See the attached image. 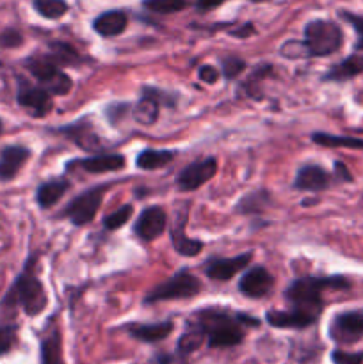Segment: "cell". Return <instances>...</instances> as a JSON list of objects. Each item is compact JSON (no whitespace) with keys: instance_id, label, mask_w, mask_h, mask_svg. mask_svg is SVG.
I'll return each mask as SVG.
<instances>
[{"instance_id":"obj_11","label":"cell","mask_w":363,"mask_h":364,"mask_svg":"<svg viewBox=\"0 0 363 364\" xmlns=\"http://www.w3.org/2000/svg\"><path fill=\"white\" fill-rule=\"evenodd\" d=\"M330 336L337 343H356L363 336V309L338 313L331 320Z\"/></svg>"},{"instance_id":"obj_19","label":"cell","mask_w":363,"mask_h":364,"mask_svg":"<svg viewBox=\"0 0 363 364\" xmlns=\"http://www.w3.org/2000/svg\"><path fill=\"white\" fill-rule=\"evenodd\" d=\"M59 134L66 135L70 141H73L78 148L85 149V151H98L102 148V141L100 135L96 134L95 128L88 123V121H75V123L66 124V127L59 128Z\"/></svg>"},{"instance_id":"obj_4","label":"cell","mask_w":363,"mask_h":364,"mask_svg":"<svg viewBox=\"0 0 363 364\" xmlns=\"http://www.w3.org/2000/svg\"><path fill=\"white\" fill-rule=\"evenodd\" d=\"M344 45V32L335 21L312 20L305 27L302 38V55L305 57H327L337 53Z\"/></svg>"},{"instance_id":"obj_33","label":"cell","mask_w":363,"mask_h":364,"mask_svg":"<svg viewBox=\"0 0 363 364\" xmlns=\"http://www.w3.org/2000/svg\"><path fill=\"white\" fill-rule=\"evenodd\" d=\"M132 213H134V206L132 205L121 206V208H117L116 212L110 213V215H107L105 219H103V228H105L107 231L120 230V228H123L125 224L132 219Z\"/></svg>"},{"instance_id":"obj_18","label":"cell","mask_w":363,"mask_h":364,"mask_svg":"<svg viewBox=\"0 0 363 364\" xmlns=\"http://www.w3.org/2000/svg\"><path fill=\"white\" fill-rule=\"evenodd\" d=\"M31 159V149L25 146H6L0 151V181H11Z\"/></svg>"},{"instance_id":"obj_43","label":"cell","mask_w":363,"mask_h":364,"mask_svg":"<svg viewBox=\"0 0 363 364\" xmlns=\"http://www.w3.org/2000/svg\"><path fill=\"white\" fill-rule=\"evenodd\" d=\"M335 174H337L340 181H352L351 173H349V169L342 162H335Z\"/></svg>"},{"instance_id":"obj_30","label":"cell","mask_w":363,"mask_h":364,"mask_svg":"<svg viewBox=\"0 0 363 364\" xmlns=\"http://www.w3.org/2000/svg\"><path fill=\"white\" fill-rule=\"evenodd\" d=\"M32 6L46 20H59L70 9L66 0H32Z\"/></svg>"},{"instance_id":"obj_44","label":"cell","mask_w":363,"mask_h":364,"mask_svg":"<svg viewBox=\"0 0 363 364\" xmlns=\"http://www.w3.org/2000/svg\"><path fill=\"white\" fill-rule=\"evenodd\" d=\"M2 130H4V127H2V119H0V135H2Z\"/></svg>"},{"instance_id":"obj_31","label":"cell","mask_w":363,"mask_h":364,"mask_svg":"<svg viewBox=\"0 0 363 364\" xmlns=\"http://www.w3.org/2000/svg\"><path fill=\"white\" fill-rule=\"evenodd\" d=\"M203 340H205V333H203L194 322H189L187 331H185V334L180 338V341H178V354H192V352L203 343Z\"/></svg>"},{"instance_id":"obj_28","label":"cell","mask_w":363,"mask_h":364,"mask_svg":"<svg viewBox=\"0 0 363 364\" xmlns=\"http://www.w3.org/2000/svg\"><path fill=\"white\" fill-rule=\"evenodd\" d=\"M312 141L315 142V144L324 146V148L363 149V139L347 137V135H333L324 134V132H315V134H312Z\"/></svg>"},{"instance_id":"obj_8","label":"cell","mask_w":363,"mask_h":364,"mask_svg":"<svg viewBox=\"0 0 363 364\" xmlns=\"http://www.w3.org/2000/svg\"><path fill=\"white\" fill-rule=\"evenodd\" d=\"M177 96L162 91L159 87L144 85L141 91V98L132 109V117L142 127H152L157 123L160 114V107H174Z\"/></svg>"},{"instance_id":"obj_36","label":"cell","mask_w":363,"mask_h":364,"mask_svg":"<svg viewBox=\"0 0 363 364\" xmlns=\"http://www.w3.org/2000/svg\"><path fill=\"white\" fill-rule=\"evenodd\" d=\"M23 45V36L16 28H4L0 32V46L2 48H18Z\"/></svg>"},{"instance_id":"obj_34","label":"cell","mask_w":363,"mask_h":364,"mask_svg":"<svg viewBox=\"0 0 363 364\" xmlns=\"http://www.w3.org/2000/svg\"><path fill=\"white\" fill-rule=\"evenodd\" d=\"M221 68L226 80H235L246 70V60L238 55H224L221 57Z\"/></svg>"},{"instance_id":"obj_45","label":"cell","mask_w":363,"mask_h":364,"mask_svg":"<svg viewBox=\"0 0 363 364\" xmlns=\"http://www.w3.org/2000/svg\"><path fill=\"white\" fill-rule=\"evenodd\" d=\"M253 2H263V0H253Z\"/></svg>"},{"instance_id":"obj_20","label":"cell","mask_w":363,"mask_h":364,"mask_svg":"<svg viewBox=\"0 0 363 364\" xmlns=\"http://www.w3.org/2000/svg\"><path fill=\"white\" fill-rule=\"evenodd\" d=\"M127 25L128 16L127 13L121 9L105 11V13L96 16L95 21H93V28H95L96 34H100L102 38H116V36L123 34Z\"/></svg>"},{"instance_id":"obj_37","label":"cell","mask_w":363,"mask_h":364,"mask_svg":"<svg viewBox=\"0 0 363 364\" xmlns=\"http://www.w3.org/2000/svg\"><path fill=\"white\" fill-rule=\"evenodd\" d=\"M128 110H130V105H128V103H110V105L105 107V117L112 124H117L125 116H127Z\"/></svg>"},{"instance_id":"obj_2","label":"cell","mask_w":363,"mask_h":364,"mask_svg":"<svg viewBox=\"0 0 363 364\" xmlns=\"http://www.w3.org/2000/svg\"><path fill=\"white\" fill-rule=\"evenodd\" d=\"M39 256L31 255L25 262L23 269L18 274L14 283L4 295L2 306L6 308H21L27 316H38L48 306V295L38 277Z\"/></svg>"},{"instance_id":"obj_29","label":"cell","mask_w":363,"mask_h":364,"mask_svg":"<svg viewBox=\"0 0 363 364\" xmlns=\"http://www.w3.org/2000/svg\"><path fill=\"white\" fill-rule=\"evenodd\" d=\"M41 364H64L63 348H60V334L53 329L41 341Z\"/></svg>"},{"instance_id":"obj_6","label":"cell","mask_w":363,"mask_h":364,"mask_svg":"<svg viewBox=\"0 0 363 364\" xmlns=\"http://www.w3.org/2000/svg\"><path fill=\"white\" fill-rule=\"evenodd\" d=\"M201 281L192 276L187 270H180L169 279L157 284L152 291L144 297V304H155V302L180 301V299H192L201 291Z\"/></svg>"},{"instance_id":"obj_13","label":"cell","mask_w":363,"mask_h":364,"mask_svg":"<svg viewBox=\"0 0 363 364\" xmlns=\"http://www.w3.org/2000/svg\"><path fill=\"white\" fill-rule=\"evenodd\" d=\"M167 215L160 206H148L141 212L134 224L135 237L142 242H153L166 231Z\"/></svg>"},{"instance_id":"obj_17","label":"cell","mask_w":363,"mask_h":364,"mask_svg":"<svg viewBox=\"0 0 363 364\" xmlns=\"http://www.w3.org/2000/svg\"><path fill=\"white\" fill-rule=\"evenodd\" d=\"M331 185V174L317 164L299 167L294 178V188L301 192H322Z\"/></svg>"},{"instance_id":"obj_16","label":"cell","mask_w":363,"mask_h":364,"mask_svg":"<svg viewBox=\"0 0 363 364\" xmlns=\"http://www.w3.org/2000/svg\"><path fill=\"white\" fill-rule=\"evenodd\" d=\"M185 224H187V210H184V215L178 212L177 220L173 226L169 228L171 244H173L174 251L185 258H194L203 251V242L198 238H191L185 233Z\"/></svg>"},{"instance_id":"obj_9","label":"cell","mask_w":363,"mask_h":364,"mask_svg":"<svg viewBox=\"0 0 363 364\" xmlns=\"http://www.w3.org/2000/svg\"><path fill=\"white\" fill-rule=\"evenodd\" d=\"M16 103L38 119L46 117L53 110L52 95L45 87H41L39 84H32L23 77H18Z\"/></svg>"},{"instance_id":"obj_24","label":"cell","mask_w":363,"mask_h":364,"mask_svg":"<svg viewBox=\"0 0 363 364\" xmlns=\"http://www.w3.org/2000/svg\"><path fill=\"white\" fill-rule=\"evenodd\" d=\"M363 73V55L354 53V55L347 57L342 63L331 66V70L324 75L326 82H345L352 77H358Z\"/></svg>"},{"instance_id":"obj_1","label":"cell","mask_w":363,"mask_h":364,"mask_svg":"<svg viewBox=\"0 0 363 364\" xmlns=\"http://www.w3.org/2000/svg\"><path fill=\"white\" fill-rule=\"evenodd\" d=\"M192 322L205 333L210 348L235 347L244 340L246 327H258V320L253 316L223 308L201 309Z\"/></svg>"},{"instance_id":"obj_22","label":"cell","mask_w":363,"mask_h":364,"mask_svg":"<svg viewBox=\"0 0 363 364\" xmlns=\"http://www.w3.org/2000/svg\"><path fill=\"white\" fill-rule=\"evenodd\" d=\"M68 188H70V181L64 180V178H53V180L43 181L36 188V203H38V206L41 210L52 208L53 205H57L63 199Z\"/></svg>"},{"instance_id":"obj_42","label":"cell","mask_w":363,"mask_h":364,"mask_svg":"<svg viewBox=\"0 0 363 364\" xmlns=\"http://www.w3.org/2000/svg\"><path fill=\"white\" fill-rule=\"evenodd\" d=\"M223 2L224 0H196V7H198V11L205 13V11L216 9V7H219Z\"/></svg>"},{"instance_id":"obj_14","label":"cell","mask_w":363,"mask_h":364,"mask_svg":"<svg viewBox=\"0 0 363 364\" xmlns=\"http://www.w3.org/2000/svg\"><path fill=\"white\" fill-rule=\"evenodd\" d=\"M125 156L120 153H107V155H93L85 159H75L66 164L68 171L80 169L89 174H105L116 173V171L125 169Z\"/></svg>"},{"instance_id":"obj_10","label":"cell","mask_w":363,"mask_h":364,"mask_svg":"<svg viewBox=\"0 0 363 364\" xmlns=\"http://www.w3.org/2000/svg\"><path fill=\"white\" fill-rule=\"evenodd\" d=\"M216 174L217 160L214 159V156H209V159L189 164L184 171H180L177 176V187L180 188L182 192L198 191V188L203 187L206 181L212 180Z\"/></svg>"},{"instance_id":"obj_38","label":"cell","mask_w":363,"mask_h":364,"mask_svg":"<svg viewBox=\"0 0 363 364\" xmlns=\"http://www.w3.org/2000/svg\"><path fill=\"white\" fill-rule=\"evenodd\" d=\"M342 16H344V20H347L349 23L352 25V28L356 31V34H358V43H356V50H362L363 52V16H359V14H352V13H342Z\"/></svg>"},{"instance_id":"obj_40","label":"cell","mask_w":363,"mask_h":364,"mask_svg":"<svg viewBox=\"0 0 363 364\" xmlns=\"http://www.w3.org/2000/svg\"><path fill=\"white\" fill-rule=\"evenodd\" d=\"M198 78L205 84H216L217 78H219V71H217V68L205 64L198 70Z\"/></svg>"},{"instance_id":"obj_7","label":"cell","mask_w":363,"mask_h":364,"mask_svg":"<svg viewBox=\"0 0 363 364\" xmlns=\"http://www.w3.org/2000/svg\"><path fill=\"white\" fill-rule=\"evenodd\" d=\"M107 188H109L107 183L88 188V191H84L82 194H78L77 198L71 199V201L64 206L63 212L59 213V217L60 219H68L77 228L85 226V224L91 223L96 217V213H98Z\"/></svg>"},{"instance_id":"obj_21","label":"cell","mask_w":363,"mask_h":364,"mask_svg":"<svg viewBox=\"0 0 363 364\" xmlns=\"http://www.w3.org/2000/svg\"><path fill=\"white\" fill-rule=\"evenodd\" d=\"M269 326L276 329H306L317 322L312 316L298 311V309H287V311H269L265 315Z\"/></svg>"},{"instance_id":"obj_3","label":"cell","mask_w":363,"mask_h":364,"mask_svg":"<svg viewBox=\"0 0 363 364\" xmlns=\"http://www.w3.org/2000/svg\"><path fill=\"white\" fill-rule=\"evenodd\" d=\"M349 281L345 277H298L285 290V299L292 309L305 313L312 318H319L322 311V294L326 290H345Z\"/></svg>"},{"instance_id":"obj_26","label":"cell","mask_w":363,"mask_h":364,"mask_svg":"<svg viewBox=\"0 0 363 364\" xmlns=\"http://www.w3.org/2000/svg\"><path fill=\"white\" fill-rule=\"evenodd\" d=\"M46 55L57 64V66H78L82 63V57L70 43L64 41H50L48 53Z\"/></svg>"},{"instance_id":"obj_23","label":"cell","mask_w":363,"mask_h":364,"mask_svg":"<svg viewBox=\"0 0 363 364\" xmlns=\"http://www.w3.org/2000/svg\"><path fill=\"white\" fill-rule=\"evenodd\" d=\"M174 326L173 322H159V323H132L128 326V334L132 338L139 341H144V343H157V341H162L173 333Z\"/></svg>"},{"instance_id":"obj_27","label":"cell","mask_w":363,"mask_h":364,"mask_svg":"<svg viewBox=\"0 0 363 364\" xmlns=\"http://www.w3.org/2000/svg\"><path fill=\"white\" fill-rule=\"evenodd\" d=\"M270 194L267 191H255L246 194L241 201L237 203V212L242 215H253V213H262L269 206Z\"/></svg>"},{"instance_id":"obj_15","label":"cell","mask_w":363,"mask_h":364,"mask_svg":"<svg viewBox=\"0 0 363 364\" xmlns=\"http://www.w3.org/2000/svg\"><path fill=\"white\" fill-rule=\"evenodd\" d=\"M253 259V252L248 251L244 255L233 256V258H212L205 263V274L212 281H230L237 276L241 270L249 267Z\"/></svg>"},{"instance_id":"obj_35","label":"cell","mask_w":363,"mask_h":364,"mask_svg":"<svg viewBox=\"0 0 363 364\" xmlns=\"http://www.w3.org/2000/svg\"><path fill=\"white\" fill-rule=\"evenodd\" d=\"M18 327L14 323H7V326H0V355L7 354L11 348L16 343Z\"/></svg>"},{"instance_id":"obj_12","label":"cell","mask_w":363,"mask_h":364,"mask_svg":"<svg viewBox=\"0 0 363 364\" xmlns=\"http://www.w3.org/2000/svg\"><path fill=\"white\" fill-rule=\"evenodd\" d=\"M274 277L263 265H255L238 281V291L248 299H263L273 291Z\"/></svg>"},{"instance_id":"obj_41","label":"cell","mask_w":363,"mask_h":364,"mask_svg":"<svg viewBox=\"0 0 363 364\" xmlns=\"http://www.w3.org/2000/svg\"><path fill=\"white\" fill-rule=\"evenodd\" d=\"M253 34H255V25L253 23H244L242 27L235 28V31H230V36H233V38H238V39H246Z\"/></svg>"},{"instance_id":"obj_39","label":"cell","mask_w":363,"mask_h":364,"mask_svg":"<svg viewBox=\"0 0 363 364\" xmlns=\"http://www.w3.org/2000/svg\"><path fill=\"white\" fill-rule=\"evenodd\" d=\"M331 359H333L335 364H363V354H349V352L344 350H335L331 354Z\"/></svg>"},{"instance_id":"obj_5","label":"cell","mask_w":363,"mask_h":364,"mask_svg":"<svg viewBox=\"0 0 363 364\" xmlns=\"http://www.w3.org/2000/svg\"><path fill=\"white\" fill-rule=\"evenodd\" d=\"M25 68L41 87L52 96H66L73 89V80L46 53H34L25 59Z\"/></svg>"},{"instance_id":"obj_32","label":"cell","mask_w":363,"mask_h":364,"mask_svg":"<svg viewBox=\"0 0 363 364\" xmlns=\"http://www.w3.org/2000/svg\"><path fill=\"white\" fill-rule=\"evenodd\" d=\"M142 6L152 13L173 14L184 11L189 6V0H144Z\"/></svg>"},{"instance_id":"obj_25","label":"cell","mask_w":363,"mask_h":364,"mask_svg":"<svg viewBox=\"0 0 363 364\" xmlns=\"http://www.w3.org/2000/svg\"><path fill=\"white\" fill-rule=\"evenodd\" d=\"M177 156V151L173 149H152L146 148L135 159V167L142 171H157L162 169L164 166L171 164Z\"/></svg>"}]
</instances>
